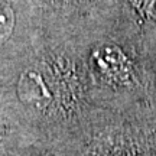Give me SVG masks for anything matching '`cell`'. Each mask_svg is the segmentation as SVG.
<instances>
[{"instance_id": "2", "label": "cell", "mask_w": 156, "mask_h": 156, "mask_svg": "<svg viewBox=\"0 0 156 156\" xmlns=\"http://www.w3.org/2000/svg\"><path fill=\"white\" fill-rule=\"evenodd\" d=\"M17 93L23 103L35 108H44L52 100V93L48 84L45 83L42 74L32 69L22 74L19 80Z\"/></svg>"}, {"instance_id": "1", "label": "cell", "mask_w": 156, "mask_h": 156, "mask_svg": "<svg viewBox=\"0 0 156 156\" xmlns=\"http://www.w3.org/2000/svg\"><path fill=\"white\" fill-rule=\"evenodd\" d=\"M93 67L103 78L123 83L130 74L126 55L114 45H103L91 55Z\"/></svg>"}, {"instance_id": "3", "label": "cell", "mask_w": 156, "mask_h": 156, "mask_svg": "<svg viewBox=\"0 0 156 156\" xmlns=\"http://www.w3.org/2000/svg\"><path fill=\"white\" fill-rule=\"evenodd\" d=\"M133 5L142 16L156 23V0H133Z\"/></svg>"}]
</instances>
